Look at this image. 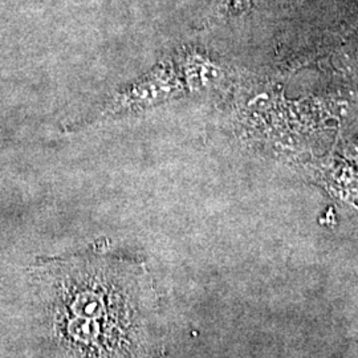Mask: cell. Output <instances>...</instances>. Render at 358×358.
<instances>
[{"instance_id": "obj_1", "label": "cell", "mask_w": 358, "mask_h": 358, "mask_svg": "<svg viewBox=\"0 0 358 358\" xmlns=\"http://www.w3.org/2000/svg\"><path fill=\"white\" fill-rule=\"evenodd\" d=\"M38 279L66 358H158L153 291L140 266L87 256L50 264Z\"/></svg>"}]
</instances>
